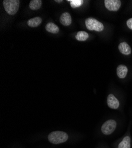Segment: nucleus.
I'll return each instance as SVG.
<instances>
[{
	"mask_svg": "<svg viewBox=\"0 0 132 148\" xmlns=\"http://www.w3.org/2000/svg\"><path fill=\"white\" fill-rule=\"evenodd\" d=\"M131 139L128 136L124 137L123 140L119 143L118 148H130L131 144H130Z\"/></svg>",
	"mask_w": 132,
	"mask_h": 148,
	"instance_id": "4468645a",
	"label": "nucleus"
},
{
	"mask_svg": "<svg viewBox=\"0 0 132 148\" xmlns=\"http://www.w3.org/2000/svg\"><path fill=\"white\" fill-rule=\"evenodd\" d=\"M68 139L67 133L61 131H55L48 136V140L53 144H60L65 142Z\"/></svg>",
	"mask_w": 132,
	"mask_h": 148,
	"instance_id": "f257e3e1",
	"label": "nucleus"
},
{
	"mask_svg": "<svg viewBox=\"0 0 132 148\" xmlns=\"http://www.w3.org/2000/svg\"><path fill=\"white\" fill-rule=\"evenodd\" d=\"M42 20L39 17H36L29 20L27 21V25L30 27H36L42 23Z\"/></svg>",
	"mask_w": 132,
	"mask_h": 148,
	"instance_id": "9d476101",
	"label": "nucleus"
},
{
	"mask_svg": "<svg viewBox=\"0 0 132 148\" xmlns=\"http://www.w3.org/2000/svg\"><path fill=\"white\" fill-rule=\"evenodd\" d=\"M127 72L128 69L124 65H120L117 68V74L120 78H124L127 76Z\"/></svg>",
	"mask_w": 132,
	"mask_h": 148,
	"instance_id": "1a4fd4ad",
	"label": "nucleus"
},
{
	"mask_svg": "<svg viewBox=\"0 0 132 148\" xmlns=\"http://www.w3.org/2000/svg\"><path fill=\"white\" fill-rule=\"evenodd\" d=\"M89 38V34L84 31H79L77 33L75 38L78 41H85Z\"/></svg>",
	"mask_w": 132,
	"mask_h": 148,
	"instance_id": "ddd939ff",
	"label": "nucleus"
},
{
	"mask_svg": "<svg viewBox=\"0 0 132 148\" xmlns=\"http://www.w3.org/2000/svg\"></svg>",
	"mask_w": 132,
	"mask_h": 148,
	"instance_id": "a211bd4d",
	"label": "nucleus"
},
{
	"mask_svg": "<svg viewBox=\"0 0 132 148\" xmlns=\"http://www.w3.org/2000/svg\"><path fill=\"white\" fill-rule=\"evenodd\" d=\"M42 5L41 0H31L29 4V7L32 10H37L40 8Z\"/></svg>",
	"mask_w": 132,
	"mask_h": 148,
	"instance_id": "f8f14e48",
	"label": "nucleus"
},
{
	"mask_svg": "<svg viewBox=\"0 0 132 148\" xmlns=\"http://www.w3.org/2000/svg\"><path fill=\"white\" fill-rule=\"evenodd\" d=\"M3 5L7 13L10 15H14L19 8L20 1L18 0H4Z\"/></svg>",
	"mask_w": 132,
	"mask_h": 148,
	"instance_id": "f03ea898",
	"label": "nucleus"
},
{
	"mask_svg": "<svg viewBox=\"0 0 132 148\" xmlns=\"http://www.w3.org/2000/svg\"><path fill=\"white\" fill-rule=\"evenodd\" d=\"M85 23L87 29L91 31L100 32H102L104 29V25L102 23L92 17L87 18Z\"/></svg>",
	"mask_w": 132,
	"mask_h": 148,
	"instance_id": "7ed1b4c3",
	"label": "nucleus"
},
{
	"mask_svg": "<svg viewBox=\"0 0 132 148\" xmlns=\"http://www.w3.org/2000/svg\"><path fill=\"white\" fill-rule=\"evenodd\" d=\"M126 24H127V27H128L130 29L132 30V18L129 19V20L127 21Z\"/></svg>",
	"mask_w": 132,
	"mask_h": 148,
	"instance_id": "dca6fc26",
	"label": "nucleus"
},
{
	"mask_svg": "<svg viewBox=\"0 0 132 148\" xmlns=\"http://www.w3.org/2000/svg\"><path fill=\"white\" fill-rule=\"evenodd\" d=\"M107 105L110 108L116 110L118 108L120 103L113 94H110L107 97Z\"/></svg>",
	"mask_w": 132,
	"mask_h": 148,
	"instance_id": "423d86ee",
	"label": "nucleus"
},
{
	"mask_svg": "<svg viewBox=\"0 0 132 148\" xmlns=\"http://www.w3.org/2000/svg\"><path fill=\"white\" fill-rule=\"evenodd\" d=\"M118 50L122 54L125 55H130L131 52L130 46L126 42H122L118 45Z\"/></svg>",
	"mask_w": 132,
	"mask_h": 148,
	"instance_id": "6e6552de",
	"label": "nucleus"
},
{
	"mask_svg": "<svg viewBox=\"0 0 132 148\" xmlns=\"http://www.w3.org/2000/svg\"><path fill=\"white\" fill-rule=\"evenodd\" d=\"M56 2H57V3H61V2H62L63 1H62V0H61V1H57V0H56V1H55Z\"/></svg>",
	"mask_w": 132,
	"mask_h": 148,
	"instance_id": "f3484780",
	"label": "nucleus"
},
{
	"mask_svg": "<svg viewBox=\"0 0 132 148\" xmlns=\"http://www.w3.org/2000/svg\"><path fill=\"white\" fill-rule=\"evenodd\" d=\"M45 28L47 32L53 34H57L59 32V29L57 26H56L55 24L52 22L48 23L46 24Z\"/></svg>",
	"mask_w": 132,
	"mask_h": 148,
	"instance_id": "9b49d317",
	"label": "nucleus"
},
{
	"mask_svg": "<svg viewBox=\"0 0 132 148\" xmlns=\"http://www.w3.org/2000/svg\"><path fill=\"white\" fill-rule=\"evenodd\" d=\"M60 21L64 26H69L72 23V18L70 14L68 12H65V13L62 14L61 17H60Z\"/></svg>",
	"mask_w": 132,
	"mask_h": 148,
	"instance_id": "0eeeda50",
	"label": "nucleus"
},
{
	"mask_svg": "<svg viewBox=\"0 0 132 148\" xmlns=\"http://www.w3.org/2000/svg\"><path fill=\"white\" fill-rule=\"evenodd\" d=\"M117 126V123L114 120L106 121L101 127V132L104 134L109 135L113 133Z\"/></svg>",
	"mask_w": 132,
	"mask_h": 148,
	"instance_id": "20e7f679",
	"label": "nucleus"
},
{
	"mask_svg": "<svg viewBox=\"0 0 132 148\" xmlns=\"http://www.w3.org/2000/svg\"><path fill=\"white\" fill-rule=\"evenodd\" d=\"M68 1L70 3L71 7L73 8L79 7L83 3V1L82 0H68Z\"/></svg>",
	"mask_w": 132,
	"mask_h": 148,
	"instance_id": "2eb2a0df",
	"label": "nucleus"
},
{
	"mask_svg": "<svg viewBox=\"0 0 132 148\" xmlns=\"http://www.w3.org/2000/svg\"><path fill=\"white\" fill-rule=\"evenodd\" d=\"M104 2L105 8L111 11H118L122 5V2L120 0H105Z\"/></svg>",
	"mask_w": 132,
	"mask_h": 148,
	"instance_id": "39448f33",
	"label": "nucleus"
}]
</instances>
